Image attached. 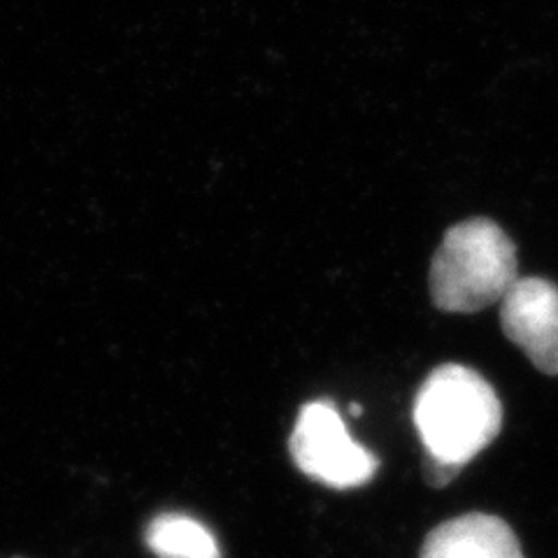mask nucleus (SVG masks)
<instances>
[{
  "label": "nucleus",
  "mask_w": 558,
  "mask_h": 558,
  "mask_svg": "<svg viewBox=\"0 0 558 558\" xmlns=\"http://www.w3.org/2000/svg\"><path fill=\"white\" fill-rule=\"evenodd\" d=\"M517 279L512 238L494 219H465L451 226L433 256L430 301L442 312L475 314L500 303Z\"/></svg>",
  "instance_id": "nucleus-2"
},
{
  "label": "nucleus",
  "mask_w": 558,
  "mask_h": 558,
  "mask_svg": "<svg viewBox=\"0 0 558 558\" xmlns=\"http://www.w3.org/2000/svg\"><path fill=\"white\" fill-rule=\"evenodd\" d=\"M145 543L156 558H223L215 533L184 512L156 514L147 523Z\"/></svg>",
  "instance_id": "nucleus-6"
},
{
  "label": "nucleus",
  "mask_w": 558,
  "mask_h": 558,
  "mask_svg": "<svg viewBox=\"0 0 558 558\" xmlns=\"http://www.w3.org/2000/svg\"><path fill=\"white\" fill-rule=\"evenodd\" d=\"M412 418L426 457L465 468L502 428V403L477 371L438 365L416 391Z\"/></svg>",
  "instance_id": "nucleus-1"
},
{
  "label": "nucleus",
  "mask_w": 558,
  "mask_h": 558,
  "mask_svg": "<svg viewBox=\"0 0 558 558\" xmlns=\"http://www.w3.org/2000/svg\"><path fill=\"white\" fill-rule=\"evenodd\" d=\"M500 328L535 368L558 377V287L545 277H519L500 301Z\"/></svg>",
  "instance_id": "nucleus-4"
},
{
  "label": "nucleus",
  "mask_w": 558,
  "mask_h": 558,
  "mask_svg": "<svg viewBox=\"0 0 558 558\" xmlns=\"http://www.w3.org/2000/svg\"><path fill=\"white\" fill-rule=\"evenodd\" d=\"M418 558H523V551L508 521L470 512L435 526Z\"/></svg>",
  "instance_id": "nucleus-5"
},
{
  "label": "nucleus",
  "mask_w": 558,
  "mask_h": 558,
  "mask_svg": "<svg viewBox=\"0 0 558 558\" xmlns=\"http://www.w3.org/2000/svg\"><path fill=\"white\" fill-rule=\"evenodd\" d=\"M463 468H457V465H449V463H442V461H435L430 457L424 459V480L428 482V486H447L453 477H457L461 473Z\"/></svg>",
  "instance_id": "nucleus-7"
},
{
  "label": "nucleus",
  "mask_w": 558,
  "mask_h": 558,
  "mask_svg": "<svg viewBox=\"0 0 558 558\" xmlns=\"http://www.w3.org/2000/svg\"><path fill=\"white\" fill-rule=\"evenodd\" d=\"M289 451L301 473L333 488L368 484L379 468L375 453L349 435L338 408L328 400L303 405L289 438Z\"/></svg>",
  "instance_id": "nucleus-3"
}]
</instances>
